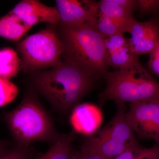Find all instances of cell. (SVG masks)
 I'll list each match as a JSON object with an SVG mask.
<instances>
[{
  "instance_id": "cell-1",
  "label": "cell",
  "mask_w": 159,
  "mask_h": 159,
  "mask_svg": "<svg viewBox=\"0 0 159 159\" xmlns=\"http://www.w3.org/2000/svg\"><path fill=\"white\" fill-rule=\"evenodd\" d=\"M97 80L79 66L65 60L57 66L37 75L34 84L54 108L67 114L92 89Z\"/></svg>"
},
{
  "instance_id": "cell-2",
  "label": "cell",
  "mask_w": 159,
  "mask_h": 159,
  "mask_svg": "<svg viewBox=\"0 0 159 159\" xmlns=\"http://www.w3.org/2000/svg\"><path fill=\"white\" fill-rule=\"evenodd\" d=\"M61 27V40L65 60L79 66L95 79L103 77L109 67L105 38L96 26L85 24L77 27Z\"/></svg>"
},
{
  "instance_id": "cell-3",
  "label": "cell",
  "mask_w": 159,
  "mask_h": 159,
  "mask_svg": "<svg viewBox=\"0 0 159 159\" xmlns=\"http://www.w3.org/2000/svg\"><path fill=\"white\" fill-rule=\"evenodd\" d=\"M103 77L106 87L99 95L101 105L108 100L119 106L159 99V83L144 67L117 69Z\"/></svg>"
},
{
  "instance_id": "cell-4",
  "label": "cell",
  "mask_w": 159,
  "mask_h": 159,
  "mask_svg": "<svg viewBox=\"0 0 159 159\" xmlns=\"http://www.w3.org/2000/svg\"><path fill=\"white\" fill-rule=\"evenodd\" d=\"M5 119L16 145L29 147L31 142L52 141L58 136L49 115L35 97L28 96Z\"/></svg>"
},
{
  "instance_id": "cell-5",
  "label": "cell",
  "mask_w": 159,
  "mask_h": 159,
  "mask_svg": "<svg viewBox=\"0 0 159 159\" xmlns=\"http://www.w3.org/2000/svg\"><path fill=\"white\" fill-rule=\"evenodd\" d=\"M54 25H51L26 38L17 45L21 56L22 70L25 72L55 67L62 62V42Z\"/></svg>"
},
{
  "instance_id": "cell-6",
  "label": "cell",
  "mask_w": 159,
  "mask_h": 159,
  "mask_svg": "<svg viewBox=\"0 0 159 159\" xmlns=\"http://www.w3.org/2000/svg\"><path fill=\"white\" fill-rule=\"evenodd\" d=\"M113 119L84 141L83 147L106 159H113L132 147L141 145L125 118V105L117 106Z\"/></svg>"
},
{
  "instance_id": "cell-7",
  "label": "cell",
  "mask_w": 159,
  "mask_h": 159,
  "mask_svg": "<svg viewBox=\"0 0 159 159\" xmlns=\"http://www.w3.org/2000/svg\"><path fill=\"white\" fill-rule=\"evenodd\" d=\"M125 118L139 139L159 145V99L129 103Z\"/></svg>"
},
{
  "instance_id": "cell-8",
  "label": "cell",
  "mask_w": 159,
  "mask_h": 159,
  "mask_svg": "<svg viewBox=\"0 0 159 159\" xmlns=\"http://www.w3.org/2000/svg\"><path fill=\"white\" fill-rule=\"evenodd\" d=\"M61 26L74 27L85 24L96 26L98 18V3L92 1H55Z\"/></svg>"
},
{
  "instance_id": "cell-9",
  "label": "cell",
  "mask_w": 159,
  "mask_h": 159,
  "mask_svg": "<svg viewBox=\"0 0 159 159\" xmlns=\"http://www.w3.org/2000/svg\"><path fill=\"white\" fill-rule=\"evenodd\" d=\"M128 33L131 48L139 56L150 54L159 43V19L156 16L145 22L134 21Z\"/></svg>"
},
{
  "instance_id": "cell-10",
  "label": "cell",
  "mask_w": 159,
  "mask_h": 159,
  "mask_svg": "<svg viewBox=\"0 0 159 159\" xmlns=\"http://www.w3.org/2000/svg\"><path fill=\"white\" fill-rule=\"evenodd\" d=\"M107 60L109 66L117 69L144 67L139 60V56L131 48L129 39L124 34H115L105 39Z\"/></svg>"
},
{
  "instance_id": "cell-11",
  "label": "cell",
  "mask_w": 159,
  "mask_h": 159,
  "mask_svg": "<svg viewBox=\"0 0 159 159\" xmlns=\"http://www.w3.org/2000/svg\"><path fill=\"white\" fill-rule=\"evenodd\" d=\"M10 12L31 27L40 23H49L54 26L60 23L56 7L46 6L37 0L21 1Z\"/></svg>"
},
{
  "instance_id": "cell-12",
  "label": "cell",
  "mask_w": 159,
  "mask_h": 159,
  "mask_svg": "<svg viewBox=\"0 0 159 159\" xmlns=\"http://www.w3.org/2000/svg\"><path fill=\"white\" fill-rule=\"evenodd\" d=\"M70 121L76 132L91 135L96 133L102 124V114L97 106L92 103H82L73 109Z\"/></svg>"
},
{
  "instance_id": "cell-13",
  "label": "cell",
  "mask_w": 159,
  "mask_h": 159,
  "mask_svg": "<svg viewBox=\"0 0 159 159\" xmlns=\"http://www.w3.org/2000/svg\"><path fill=\"white\" fill-rule=\"evenodd\" d=\"M99 13L107 16L122 25L128 32L135 20L133 13L114 3L113 0H102L98 2Z\"/></svg>"
},
{
  "instance_id": "cell-14",
  "label": "cell",
  "mask_w": 159,
  "mask_h": 159,
  "mask_svg": "<svg viewBox=\"0 0 159 159\" xmlns=\"http://www.w3.org/2000/svg\"><path fill=\"white\" fill-rule=\"evenodd\" d=\"M31 28L10 12L0 17V36L10 40H19Z\"/></svg>"
},
{
  "instance_id": "cell-15",
  "label": "cell",
  "mask_w": 159,
  "mask_h": 159,
  "mask_svg": "<svg viewBox=\"0 0 159 159\" xmlns=\"http://www.w3.org/2000/svg\"><path fill=\"white\" fill-rule=\"evenodd\" d=\"M75 138L73 132L58 135L50 149L36 159H73V145Z\"/></svg>"
},
{
  "instance_id": "cell-16",
  "label": "cell",
  "mask_w": 159,
  "mask_h": 159,
  "mask_svg": "<svg viewBox=\"0 0 159 159\" xmlns=\"http://www.w3.org/2000/svg\"><path fill=\"white\" fill-rule=\"evenodd\" d=\"M21 66V59L16 51L11 48L0 50V78L9 80L18 74Z\"/></svg>"
},
{
  "instance_id": "cell-17",
  "label": "cell",
  "mask_w": 159,
  "mask_h": 159,
  "mask_svg": "<svg viewBox=\"0 0 159 159\" xmlns=\"http://www.w3.org/2000/svg\"><path fill=\"white\" fill-rule=\"evenodd\" d=\"M96 28L105 38L115 34L126 32L124 27L116 21L107 16L98 14Z\"/></svg>"
},
{
  "instance_id": "cell-18",
  "label": "cell",
  "mask_w": 159,
  "mask_h": 159,
  "mask_svg": "<svg viewBox=\"0 0 159 159\" xmlns=\"http://www.w3.org/2000/svg\"><path fill=\"white\" fill-rule=\"evenodd\" d=\"M18 93L17 87L9 80L0 78V107L12 102Z\"/></svg>"
},
{
  "instance_id": "cell-19",
  "label": "cell",
  "mask_w": 159,
  "mask_h": 159,
  "mask_svg": "<svg viewBox=\"0 0 159 159\" xmlns=\"http://www.w3.org/2000/svg\"><path fill=\"white\" fill-rule=\"evenodd\" d=\"M138 9L141 16L159 13V0H138Z\"/></svg>"
},
{
  "instance_id": "cell-20",
  "label": "cell",
  "mask_w": 159,
  "mask_h": 159,
  "mask_svg": "<svg viewBox=\"0 0 159 159\" xmlns=\"http://www.w3.org/2000/svg\"><path fill=\"white\" fill-rule=\"evenodd\" d=\"M31 152L29 147L16 145L6 154L0 157V159H30Z\"/></svg>"
},
{
  "instance_id": "cell-21",
  "label": "cell",
  "mask_w": 159,
  "mask_h": 159,
  "mask_svg": "<svg viewBox=\"0 0 159 159\" xmlns=\"http://www.w3.org/2000/svg\"><path fill=\"white\" fill-rule=\"evenodd\" d=\"M148 71L159 77V43L149 54L148 63Z\"/></svg>"
},
{
  "instance_id": "cell-22",
  "label": "cell",
  "mask_w": 159,
  "mask_h": 159,
  "mask_svg": "<svg viewBox=\"0 0 159 159\" xmlns=\"http://www.w3.org/2000/svg\"><path fill=\"white\" fill-rule=\"evenodd\" d=\"M134 159H159V145L155 144L151 148H143Z\"/></svg>"
},
{
  "instance_id": "cell-23",
  "label": "cell",
  "mask_w": 159,
  "mask_h": 159,
  "mask_svg": "<svg viewBox=\"0 0 159 159\" xmlns=\"http://www.w3.org/2000/svg\"><path fill=\"white\" fill-rule=\"evenodd\" d=\"M144 147L141 145L128 148L113 159H134L141 152Z\"/></svg>"
},
{
  "instance_id": "cell-24",
  "label": "cell",
  "mask_w": 159,
  "mask_h": 159,
  "mask_svg": "<svg viewBox=\"0 0 159 159\" xmlns=\"http://www.w3.org/2000/svg\"><path fill=\"white\" fill-rule=\"evenodd\" d=\"M73 159H106L97 154L94 153L87 149L81 147L79 152L74 155Z\"/></svg>"
},
{
  "instance_id": "cell-25",
  "label": "cell",
  "mask_w": 159,
  "mask_h": 159,
  "mask_svg": "<svg viewBox=\"0 0 159 159\" xmlns=\"http://www.w3.org/2000/svg\"><path fill=\"white\" fill-rule=\"evenodd\" d=\"M6 145H7L6 143L2 141H0V157L6 154L11 149V148L10 149L8 148Z\"/></svg>"
}]
</instances>
